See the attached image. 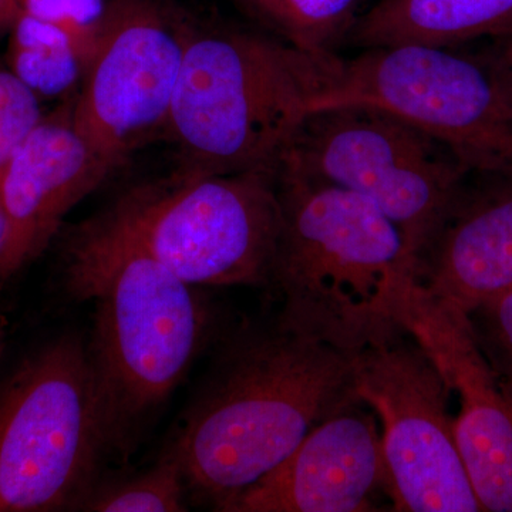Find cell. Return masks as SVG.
<instances>
[{
    "label": "cell",
    "mask_w": 512,
    "mask_h": 512,
    "mask_svg": "<svg viewBox=\"0 0 512 512\" xmlns=\"http://www.w3.org/2000/svg\"><path fill=\"white\" fill-rule=\"evenodd\" d=\"M339 55H313L262 32L190 26L164 133L183 170H276L328 92Z\"/></svg>",
    "instance_id": "277c9868"
},
{
    "label": "cell",
    "mask_w": 512,
    "mask_h": 512,
    "mask_svg": "<svg viewBox=\"0 0 512 512\" xmlns=\"http://www.w3.org/2000/svg\"><path fill=\"white\" fill-rule=\"evenodd\" d=\"M278 165L372 201L399 229L413 261L470 173L439 138L369 104L306 114Z\"/></svg>",
    "instance_id": "ba28073f"
},
{
    "label": "cell",
    "mask_w": 512,
    "mask_h": 512,
    "mask_svg": "<svg viewBox=\"0 0 512 512\" xmlns=\"http://www.w3.org/2000/svg\"><path fill=\"white\" fill-rule=\"evenodd\" d=\"M8 63L10 72L39 99L77 92L84 72L69 37L23 10L10 29Z\"/></svg>",
    "instance_id": "e0dca14e"
},
{
    "label": "cell",
    "mask_w": 512,
    "mask_h": 512,
    "mask_svg": "<svg viewBox=\"0 0 512 512\" xmlns=\"http://www.w3.org/2000/svg\"><path fill=\"white\" fill-rule=\"evenodd\" d=\"M281 231L271 281L285 328L355 355L397 330L414 261L399 229L372 201L276 167Z\"/></svg>",
    "instance_id": "3957f363"
},
{
    "label": "cell",
    "mask_w": 512,
    "mask_h": 512,
    "mask_svg": "<svg viewBox=\"0 0 512 512\" xmlns=\"http://www.w3.org/2000/svg\"><path fill=\"white\" fill-rule=\"evenodd\" d=\"M3 349H5V333L0 328V357H2Z\"/></svg>",
    "instance_id": "d4e9b609"
},
{
    "label": "cell",
    "mask_w": 512,
    "mask_h": 512,
    "mask_svg": "<svg viewBox=\"0 0 512 512\" xmlns=\"http://www.w3.org/2000/svg\"><path fill=\"white\" fill-rule=\"evenodd\" d=\"M339 104H369L410 121L470 171L512 174V94L488 52L397 45L340 57L313 110Z\"/></svg>",
    "instance_id": "52a82bcc"
},
{
    "label": "cell",
    "mask_w": 512,
    "mask_h": 512,
    "mask_svg": "<svg viewBox=\"0 0 512 512\" xmlns=\"http://www.w3.org/2000/svg\"><path fill=\"white\" fill-rule=\"evenodd\" d=\"M6 235V218L3 212L2 202H0V251H2L3 242H5Z\"/></svg>",
    "instance_id": "cb8c5ba5"
},
{
    "label": "cell",
    "mask_w": 512,
    "mask_h": 512,
    "mask_svg": "<svg viewBox=\"0 0 512 512\" xmlns=\"http://www.w3.org/2000/svg\"><path fill=\"white\" fill-rule=\"evenodd\" d=\"M259 30L313 55H338L362 0H238Z\"/></svg>",
    "instance_id": "2e32d148"
},
{
    "label": "cell",
    "mask_w": 512,
    "mask_h": 512,
    "mask_svg": "<svg viewBox=\"0 0 512 512\" xmlns=\"http://www.w3.org/2000/svg\"><path fill=\"white\" fill-rule=\"evenodd\" d=\"M165 268L192 286H265L281 231L276 170L177 168L107 208Z\"/></svg>",
    "instance_id": "8992f818"
},
{
    "label": "cell",
    "mask_w": 512,
    "mask_h": 512,
    "mask_svg": "<svg viewBox=\"0 0 512 512\" xmlns=\"http://www.w3.org/2000/svg\"><path fill=\"white\" fill-rule=\"evenodd\" d=\"M113 175L74 128L72 104L43 117L0 171L6 235L0 281L35 262L64 218Z\"/></svg>",
    "instance_id": "4fadbf2b"
},
{
    "label": "cell",
    "mask_w": 512,
    "mask_h": 512,
    "mask_svg": "<svg viewBox=\"0 0 512 512\" xmlns=\"http://www.w3.org/2000/svg\"><path fill=\"white\" fill-rule=\"evenodd\" d=\"M357 399L352 355L275 319L227 346L163 453L180 464L190 497L218 511Z\"/></svg>",
    "instance_id": "7a4b0ae2"
},
{
    "label": "cell",
    "mask_w": 512,
    "mask_h": 512,
    "mask_svg": "<svg viewBox=\"0 0 512 512\" xmlns=\"http://www.w3.org/2000/svg\"><path fill=\"white\" fill-rule=\"evenodd\" d=\"M467 318L478 348L512 400V289L481 303Z\"/></svg>",
    "instance_id": "ffe728a7"
},
{
    "label": "cell",
    "mask_w": 512,
    "mask_h": 512,
    "mask_svg": "<svg viewBox=\"0 0 512 512\" xmlns=\"http://www.w3.org/2000/svg\"><path fill=\"white\" fill-rule=\"evenodd\" d=\"M511 35L512 0H382L362 13L346 43L463 46Z\"/></svg>",
    "instance_id": "9a60e30c"
},
{
    "label": "cell",
    "mask_w": 512,
    "mask_h": 512,
    "mask_svg": "<svg viewBox=\"0 0 512 512\" xmlns=\"http://www.w3.org/2000/svg\"><path fill=\"white\" fill-rule=\"evenodd\" d=\"M188 497L180 464L163 453L144 473L94 485L77 511L181 512L188 510Z\"/></svg>",
    "instance_id": "ac0fdd59"
},
{
    "label": "cell",
    "mask_w": 512,
    "mask_h": 512,
    "mask_svg": "<svg viewBox=\"0 0 512 512\" xmlns=\"http://www.w3.org/2000/svg\"><path fill=\"white\" fill-rule=\"evenodd\" d=\"M191 23L160 0H111L72 103L74 128L111 173L165 130Z\"/></svg>",
    "instance_id": "30bf717a"
},
{
    "label": "cell",
    "mask_w": 512,
    "mask_h": 512,
    "mask_svg": "<svg viewBox=\"0 0 512 512\" xmlns=\"http://www.w3.org/2000/svg\"><path fill=\"white\" fill-rule=\"evenodd\" d=\"M62 285L74 301L93 305L87 350L111 454L126 457L204 349L210 306L107 210L64 238Z\"/></svg>",
    "instance_id": "6da1fadb"
},
{
    "label": "cell",
    "mask_w": 512,
    "mask_h": 512,
    "mask_svg": "<svg viewBox=\"0 0 512 512\" xmlns=\"http://www.w3.org/2000/svg\"><path fill=\"white\" fill-rule=\"evenodd\" d=\"M22 12L18 0H0V35L12 29L13 23Z\"/></svg>",
    "instance_id": "603a6c76"
},
{
    "label": "cell",
    "mask_w": 512,
    "mask_h": 512,
    "mask_svg": "<svg viewBox=\"0 0 512 512\" xmlns=\"http://www.w3.org/2000/svg\"><path fill=\"white\" fill-rule=\"evenodd\" d=\"M488 55L497 64L512 94V35L495 39L491 50H488Z\"/></svg>",
    "instance_id": "7402d4cb"
},
{
    "label": "cell",
    "mask_w": 512,
    "mask_h": 512,
    "mask_svg": "<svg viewBox=\"0 0 512 512\" xmlns=\"http://www.w3.org/2000/svg\"><path fill=\"white\" fill-rule=\"evenodd\" d=\"M383 498L379 420L357 399L319 421L278 467L218 511H382Z\"/></svg>",
    "instance_id": "7c38bea8"
},
{
    "label": "cell",
    "mask_w": 512,
    "mask_h": 512,
    "mask_svg": "<svg viewBox=\"0 0 512 512\" xmlns=\"http://www.w3.org/2000/svg\"><path fill=\"white\" fill-rule=\"evenodd\" d=\"M42 119L39 97L9 69H0V171Z\"/></svg>",
    "instance_id": "44dd1931"
},
{
    "label": "cell",
    "mask_w": 512,
    "mask_h": 512,
    "mask_svg": "<svg viewBox=\"0 0 512 512\" xmlns=\"http://www.w3.org/2000/svg\"><path fill=\"white\" fill-rule=\"evenodd\" d=\"M414 278L464 315L512 289V174L466 175L414 258Z\"/></svg>",
    "instance_id": "5bb4252c"
},
{
    "label": "cell",
    "mask_w": 512,
    "mask_h": 512,
    "mask_svg": "<svg viewBox=\"0 0 512 512\" xmlns=\"http://www.w3.org/2000/svg\"><path fill=\"white\" fill-rule=\"evenodd\" d=\"M353 389L376 414L392 511L481 510L454 437L450 387L406 329L352 355Z\"/></svg>",
    "instance_id": "9c48e42d"
},
{
    "label": "cell",
    "mask_w": 512,
    "mask_h": 512,
    "mask_svg": "<svg viewBox=\"0 0 512 512\" xmlns=\"http://www.w3.org/2000/svg\"><path fill=\"white\" fill-rule=\"evenodd\" d=\"M29 15L57 26L73 43L86 67L99 43L109 2L106 0H18ZM84 73V72H83Z\"/></svg>",
    "instance_id": "d6986e66"
},
{
    "label": "cell",
    "mask_w": 512,
    "mask_h": 512,
    "mask_svg": "<svg viewBox=\"0 0 512 512\" xmlns=\"http://www.w3.org/2000/svg\"><path fill=\"white\" fill-rule=\"evenodd\" d=\"M111 456L87 343L59 336L0 386V512L77 511Z\"/></svg>",
    "instance_id": "5b68a950"
},
{
    "label": "cell",
    "mask_w": 512,
    "mask_h": 512,
    "mask_svg": "<svg viewBox=\"0 0 512 512\" xmlns=\"http://www.w3.org/2000/svg\"><path fill=\"white\" fill-rule=\"evenodd\" d=\"M400 325L457 393L454 437L481 510L512 512V400L478 348L467 315L413 282L404 295Z\"/></svg>",
    "instance_id": "8fae6325"
}]
</instances>
